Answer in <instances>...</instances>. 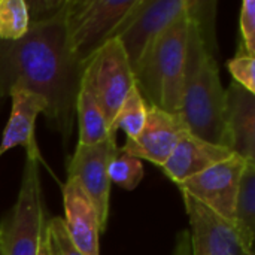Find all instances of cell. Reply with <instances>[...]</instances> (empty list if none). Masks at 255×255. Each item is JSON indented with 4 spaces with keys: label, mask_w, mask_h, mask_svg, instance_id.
Wrapping results in <instances>:
<instances>
[{
    "label": "cell",
    "mask_w": 255,
    "mask_h": 255,
    "mask_svg": "<svg viewBox=\"0 0 255 255\" xmlns=\"http://www.w3.org/2000/svg\"><path fill=\"white\" fill-rule=\"evenodd\" d=\"M63 16L30 22L27 33L18 40L0 42V103L13 88L42 96L48 105V126L67 145L85 64L69 49Z\"/></svg>",
    "instance_id": "obj_1"
},
{
    "label": "cell",
    "mask_w": 255,
    "mask_h": 255,
    "mask_svg": "<svg viewBox=\"0 0 255 255\" xmlns=\"http://www.w3.org/2000/svg\"><path fill=\"white\" fill-rule=\"evenodd\" d=\"M188 12L190 25L179 117L193 136L229 148L227 94L221 84L218 63L206 39L196 0H191Z\"/></svg>",
    "instance_id": "obj_2"
},
{
    "label": "cell",
    "mask_w": 255,
    "mask_h": 255,
    "mask_svg": "<svg viewBox=\"0 0 255 255\" xmlns=\"http://www.w3.org/2000/svg\"><path fill=\"white\" fill-rule=\"evenodd\" d=\"M188 25L187 10L160 33L133 73L134 85L146 105L173 115L181 114Z\"/></svg>",
    "instance_id": "obj_3"
},
{
    "label": "cell",
    "mask_w": 255,
    "mask_h": 255,
    "mask_svg": "<svg viewBox=\"0 0 255 255\" xmlns=\"http://www.w3.org/2000/svg\"><path fill=\"white\" fill-rule=\"evenodd\" d=\"M39 160L27 154L16 202L0 226L1 255H39L45 236Z\"/></svg>",
    "instance_id": "obj_4"
},
{
    "label": "cell",
    "mask_w": 255,
    "mask_h": 255,
    "mask_svg": "<svg viewBox=\"0 0 255 255\" xmlns=\"http://www.w3.org/2000/svg\"><path fill=\"white\" fill-rule=\"evenodd\" d=\"M134 3L136 0H67L63 21L73 57L87 64L112 39L114 31Z\"/></svg>",
    "instance_id": "obj_5"
},
{
    "label": "cell",
    "mask_w": 255,
    "mask_h": 255,
    "mask_svg": "<svg viewBox=\"0 0 255 255\" xmlns=\"http://www.w3.org/2000/svg\"><path fill=\"white\" fill-rule=\"evenodd\" d=\"M190 3L191 0H136L112 34V39L121 42L133 73L160 33L184 15Z\"/></svg>",
    "instance_id": "obj_6"
},
{
    "label": "cell",
    "mask_w": 255,
    "mask_h": 255,
    "mask_svg": "<svg viewBox=\"0 0 255 255\" xmlns=\"http://www.w3.org/2000/svg\"><path fill=\"white\" fill-rule=\"evenodd\" d=\"M112 124L117 112L134 87V76L118 39L108 40L85 64L82 82Z\"/></svg>",
    "instance_id": "obj_7"
},
{
    "label": "cell",
    "mask_w": 255,
    "mask_h": 255,
    "mask_svg": "<svg viewBox=\"0 0 255 255\" xmlns=\"http://www.w3.org/2000/svg\"><path fill=\"white\" fill-rule=\"evenodd\" d=\"M115 134L96 145H76L67 164V178L75 179L96 208L100 232L103 233L109 218L111 181L108 176L109 160L117 149Z\"/></svg>",
    "instance_id": "obj_8"
},
{
    "label": "cell",
    "mask_w": 255,
    "mask_h": 255,
    "mask_svg": "<svg viewBox=\"0 0 255 255\" xmlns=\"http://www.w3.org/2000/svg\"><path fill=\"white\" fill-rule=\"evenodd\" d=\"M248 161L233 154L206 170L178 184L181 193H187L203 206L233 223L235 202L241 176Z\"/></svg>",
    "instance_id": "obj_9"
},
{
    "label": "cell",
    "mask_w": 255,
    "mask_h": 255,
    "mask_svg": "<svg viewBox=\"0 0 255 255\" xmlns=\"http://www.w3.org/2000/svg\"><path fill=\"white\" fill-rule=\"evenodd\" d=\"M190 220L193 255H254L235 224L182 193Z\"/></svg>",
    "instance_id": "obj_10"
},
{
    "label": "cell",
    "mask_w": 255,
    "mask_h": 255,
    "mask_svg": "<svg viewBox=\"0 0 255 255\" xmlns=\"http://www.w3.org/2000/svg\"><path fill=\"white\" fill-rule=\"evenodd\" d=\"M187 131L179 115L148 105L142 131L134 139H127L121 149L161 167Z\"/></svg>",
    "instance_id": "obj_11"
},
{
    "label": "cell",
    "mask_w": 255,
    "mask_h": 255,
    "mask_svg": "<svg viewBox=\"0 0 255 255\" xmlns=\"http://www.w3.org/2000/svg\"><path fill=\"white\" fill-rule=\"evenodd\" d=\"M64 226L70 241L84 255H100V224L94 205L81 185L67 178L63 187Z\"/></svg>",
    "instance_id": "obj_12"
},
{
    "label": "cell",
    "mask_w": 255,
    "mask_h": 255,
    "mask_svg": "<svg viewBox=\"0 0 255 255\" xmlns=\"http://www.w3.org/2000/svg\"><path fill=\"white\" fill-rule=\"evenodd\" d=\"M12 109L0 142V157L15 146H24L27 154L40 158L34 139V123L39 114L46 112V100L28 90L13 88L9 93Z\"/></svg>",
    "instance_id": "obj_13"
},
{
    "label": "cell",
    "mask_w": 255,
    "mask_h": 255,
    "mask_svg": "<svg viewBox=\"0 0 255 255\" xmlns=\"http://www.w3.org/2000/svg\"><path fill=\"white\" fill-rule=\"evenodd\" d=\"M227 94V140L229 149L248 163H255V94L236 82Z\"/></svg>",
    "instance_id": "obj_14"
},
{
    "label": "cell",
    "mask_w": 255,
    "mask_h": 255,
    "mask_svg": "<svg viewBox=\"0 0 255 255\" xmlns=\"http://www.w3.org/2000/svg\"><path fill=\"white\" fill-rule=\"evenodd\" d=\"M232 155L233 152L229 148L202 140L187 131L161 169L173 182L181 184Z\"/></svg>",
    "instance_id": "obj_15"
},
{
    "label": "cell",
    "mask_w": 255,
    "mask_h": 255,
    "mask_svg": "<svg viewBox=\"0 0 255 255\" xmlns=\"http://www.w3.org/2000/svg\"><path fill=\"white\" fill-rule=\"evenodd\" d=\"M76 117L79 127V145H96L106 140L111 134H115L111 131V126L99 103L84 85H81L76 99Z\"/></svg>",
    "instance_id": "obj_16"
},
{
    "label": "cell",
    "mask_w": 255,
    "mask_h": 255,
    "mask_svg": "<svg viewBox=\"0 0 255 255\" xmlns=\"http://www.w3.org/2000/svg\"><path fill=\"white\" fill-rule=\"evenodd\" d=\"M233 224L244 242L254 250L255 239V163H248L239 182Z\"/></svg>",
    "instance_id": "obj_17"
},
{
    "label": "cell",
    "mask_w": 255,
    "mask_h": 255,
    "mask_svg": "<svg viewBox=\"0 0 255 255\" xmlns=\"http://www.w3.org/2000/svg\"><path fill=\"white\" fill-rule=\"evenodd\" d=\"M146 102L140 96L136 85L130 90L126 100L123 102L120 111L117 112L112 124L111 131L117 133V130H123L127 134V139H134L143 128L145 118H146Z\"/></svg>",
    "instance_id": "obj_18"
},
{
    "label": "cell",
    "mask_w": 255,
    "mask_h": 255,
    "mask_svg": "<svg viewBox=\"0 0 255 255\" xmlns=\"http://www.w3.org/2000/svg\"><path fill=\"white\" fill-rule=\"evenodd\" d=\"M108 176L111 184H117L121 188L131 191L134 190L142 178H143V166L142 161L117 146L114 151L109 166H108Z\"/></svg>",
    "instance_id": "obj_19"
},
{
    "label": "cell",
    "mask_w": 255,
    "mask_h": 255,
    "mask_svg": "<svg viewBox=\"0 0 255 255\" xmlns=\"http://www.w3.org/2000/svg\"><path fill=\"white\" fill-rule=\"evenodd\" d=\"M28 27L30 16L24 0H0V42L18 40Z\"/></svg>",
    "instance_id": "obj_20"
},
{
    "label": "cell",
    "mask_w": 255,
    "mask_h": 255,
    "mask_svg": "<svg viewBox=\"0 0 255 255\" xmlns=\"http://www.w3.org/2000/svg\"><path fill=\"white\" fill-rule=\"evenodd\" d=\"M45 239L48 255H84L70 241L64 221L60 217H54L45 224Z\"/></svg>",
    "instance_id": "obj_21"
},
{
    "label": "cell",
    "mask_w": 255,
    "mask_h": 255,
    "mask_svg": "<svg viewBox=\"0 0 255 255\" xmlns=\"http://www.w3.org/2000/svg\"><path fill=\"white\" fill-rule=\"evenodd\" d=\"M254 63V57L248 55L242 49L227 63L229 72L233 76V82L239 84L241 87H244L247 91L253 94H255Z\"/></svg>",
    "instance_id": "obj_22"
},
{
    "label": "cell",
    "mask_w": 255,
    "mask_h": 255,
    "mask_svg": "<svg viewBox=\"0 0 255 255\" xmlns=\"http://www.w3.org/2000/svg\"><path fill=\"white\" fill-rule=\"evenodd\" d=\"M241 36H242V51L248 55L255 57V1L245 0L241 6Z\"/></svg>",
    "instance_id": "obj_23"
},
{
    "label": "cell",
    "mask_w": 255,
    "mask_h": 255,
    "mask_svg": "<svg viewBox=\"0 0 255 255\" xmlns=\"http://www.w3.org/2000/svg\"><path fill=\"white\" fill-rule=\"evenodd\" d=\"M28 7L30 22H40L64 15L67 0H33L25 1Z\"/></svg>",
    "instance_id": "obj_24"
},
{
    "label": "cell",
    "mask_w": 255,
    "mask_h": 255,
    "mask_svg": "<svg viewBox=\"0 0 255 255\" xmlns=\"http://www.w3.org/2000/svg\"><path fill=\"white\" fill-rule=\"evenodd\" d=\"M39 255H48V248H46V239H45V236H43V241H42V244H40Z\"/></svg>",
    "instance_id": "obj_25"
},
{
    "label": "cell",
    "mask_w": 255,
    "mask_h": 255,
    "mask_svg": "<svg viewBox=\"0 0 255 255\" xmlns=\"http://www.w3.org/2000/svg\"><path fill=\"white\" fill-rule=\"evenodd\" d=\"M0 255H1V251H0Z\"/></svg>",
    "instance_id": "obj_26"
}]
</instances>
